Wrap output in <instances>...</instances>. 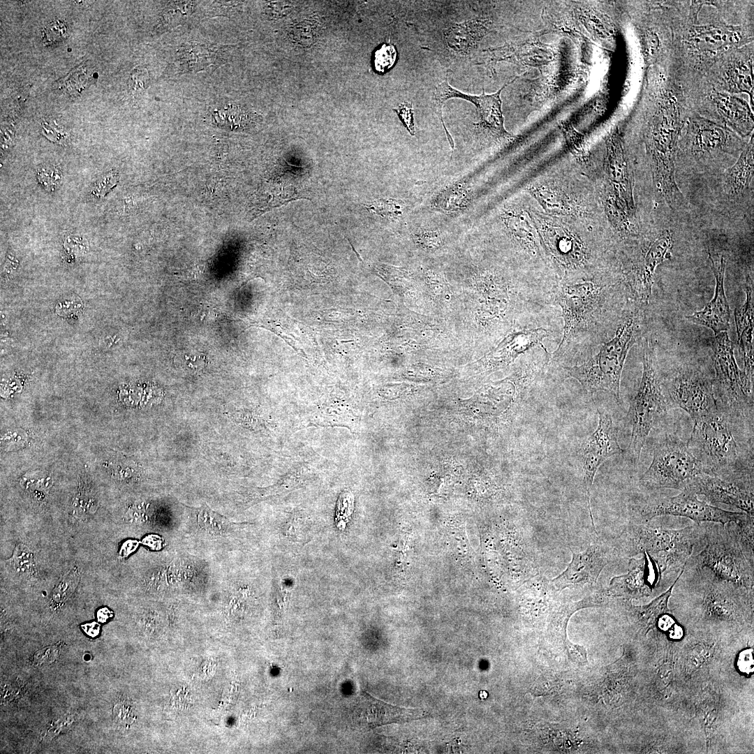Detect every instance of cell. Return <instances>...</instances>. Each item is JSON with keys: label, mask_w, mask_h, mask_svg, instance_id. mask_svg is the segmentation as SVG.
<instances>
[{"label": "cell", "mask_w": 754, "mask_h": 754, "mask_svg": "<svg viewBox=\"0 0 754 754\" xmlns=\"http://www.w3.org/2000/svg\"><path fill=\"white\" fill-rule=\"evenodd\" d=\"M364 205L370 212L391 219L402 216L406 207L403 200L394 198H379Z\"/></svg>", "instance_id": "35"}, {"label": "cell", "mask_w": 754, "mask_h": 754, "mask_svg": "<svg viewBox=\"0 0 754 754\" xmlns=\"http://www.w3.org/2000/svg\"><path fill=\"white\" fill-rule=\"evenodd\" d=\"M641 318L640 310H632L623 320L614 337L604 343L598 353L580 364L563 367L566 377L576 379L588 393L605 391L619 401L623 368L628 351L640 337Z\"/></svg>", "instance_id": "5"}, {"label": "cell", "mask_w": 754, "mask_h": 754, "mask_svg": "<svg viewBox=\"0 0 754 754\" xmlns=\"http://www.w3.org/2000/svg\"><path fill=\"white\" fill-rule=\"evenodd\" d=\"M561 126L573 153L578 156L583 155L584 150L582 136L576 132L572 126L566 122H562Z\"/></svg>", "instance_id": "41"}, {"label": "cell", "mask_w": 754, "mask_h": 754, "mask_svg": "<svg viewBox=\"0 0 754 754\" xmlns=\"http://www.w3.org/2000/svg\"><path fill=\"white\" fill-rule=\"evenodd\" d=\"M96 616L99 622L105 623L112 616V612L108 607H102L98 610Z\"/></svg>", "instance_id": "50"}, {"label": "cell", "mask_w": 754, "mask_h": 754, "mask_svg": "<svg viewBox=\"0 0 754 754\" xmlns=\"http://www.w3.org/2000/svg\"><path fill=\"white\" fill-rule=\"evenodd\" d=\"M710 503L734 506L754 515L753 482L700 473L685 487Z\"/></svg>", "instance_id": "16"}, {"label": "cell", "mask_w": 754, "mask_h": 754, "mask_svg": "<svg viewBox=\"0 0 754 754\" xmlns=\"http://www.w3.org/2000/svg\"><path fill=\"white\" fill-rule=\"evenodd\" d=\"M705 528L704 548L695 556L697 569L748 589L753 586V533L733 522Z\"/></svg>", "instance_id": "3"}, {"label": "cell", "mask_w": 754, "mask_h": 754, "mask_svg": "<svg viewBox=\"0 0 754 754\" xmlns=\"http://www.w3.org/2000/svg\"><path fill=\"white\" fill-rule=\"evenodd\" d=\"M697 495L687 487L676 496L666 497L644 505L639 510L642 523L663 515L687 517L700 525L703 522L741 524L753 518L746 512L726 511L698 499Z\"/></svg>", "instance_id": "10"}, {"label": "cell", "mask_w": 754, "mask_h": 754, "mask_svg": "<svg viewBox=\"0 0 754 754\" xmlns=\"http://www.w3.org/2000/svg\"><path fill=\"white\" fill-rule=\"evenodd\" d=\"M729 75L732 84L736 88L744 91H749L752 88L751 74L745 65H737L732 68Z\"/></svg>", "instance_id": "39"}, {"label": "cell", "mask_w": 754, "mask_h": 754, "mask_svg": "<svg viewBox=\"0 0 754 754\" xmlns=\"http://www.w3.org/2000/svg\"><path fill=\"white\" fill-rule=\"evenodd\" d=\"M138 71H133L131 75V80L133 84H131L132 89L135 90L144 89L146 87L145 82L149 80V76L146 69H137Z\"/></svg>", "instance_id": "46"}, {"label": "cell", "mask_w": 754, "mask_h": 754, "mask_svg": "<svg viewBox=\"0 0 754 754\" xmlns=\"http://www.w3.org/2000/svg\"><path fill=\"white\" fill-rule=\"evenodd\" d=\"M674 623V619L666 614H663L658 621V626L663 631L670 630Z\"/></svg>", "instance_id": "48"}, {"label": "cell", "mask_w": 754, "mask_h": 754, "mask_svg": "<svg viewBox=\"0 0 754 754\" xmlns=\"http://www.w3.org/2000/svg\"><path fill=\"white\" fill-rule=\"evenodd\" d=\"M724 131L718 127H704L698 130L694 140V147L697 151H708L718 149L725 142Z\"/></svg>", "instance_id": "34"}, {"label": "cell", "mask_w": 754, "mask_h": 754, "mask_svg": "<svg viewBox=\"0 0 754 754\" xmlns=\"http://www.w3.org/2000/svg\"><path fill=\"white\" fill-rule=\"evenodd\" d=\"M606 172L614 188L615 200L633 216L635 203L627 161L620 138L612 135L607 140Z\"/></svg>", "instance_id": "20"}, {"label": "cell", "mask_w": 754, "mask_h": 754, "mask_svg": "<svg viewBox=\"0 0 754 754\" xmlns=\"http://www.w3.org/2000/svg\"><path fill=\"white\" fill-rule=\"evenodd\" d=\"M570 549L571 561L561 574L550 580L556 592L596 584L614 552V548L601 542L592 544L579 553Z\"/></svg>", "instance_id": "15"}, {"label": "cell", "mask_w": 754, "mask_h": 754, "mask_svg": "<svg viewBox=\"0 0 754 754\" xmlns=\"http://www.w3.org/2000/svg\"><path fill=\"white\" fill-rule=\"evenodd\" d=\"M66 34V24L58 20L49 24L43 31V40L51 43L64 38Z\"/></svg>", "instance_id": "43"}, {"label": "cell", "mask_w": 754, "mask_h": 754, "mask_svg": "<svg viewBox=\"0 0 754 754\" xmlns=\"http://www.w3.org/2000/svg\"><path fill=\"white\" fill-rule=\"evenodd\" d=\"M508 232L521 246L534 256L540 253L536 235L530 216L523 209L509 208L503 214Z\"/></svg>", "instance_id": "25"}, {"label": "cell", "mask_w": 754, "mask_h": 754, "mask_svg": "<svg viewBox=\"0 0 754 754\" xmlns=\"http://www.w3.org/2000/svg\"><path fill=\"white\" fill-rule=\"evenodd\" d=\"M642 376L640 386L630 402L628 412L631 426L630 455L634 464L651 429L665 416L667 403L663 392L656 350L651 342L644 343Z\"/></svg>", "instance_id": "6"}, {"label": "cell", "mask_w": 754, "mask_h": 754, "mask_svg": "<svg viewBox=\"0 0 754 754\" xmlns=\"http://www.w3.org/2000/svg\"><path fill=\"white\" fill-rule=\"evenodd\" d=\"M198 526L206 533L221 535L226 533L232 524L224 516L212 510L206 504L196 509Z\"/></svg>", "instance_id": "31"}, {"label": "cell", "mask_w": 754, "mask_h": 754, "mask_svg": "<svg viewBox=\"0 0 754 754\" xmlns=\"http://www.w3.org/2000/svg\"><path fill=\"white\" fill-rule=\"evenodd\" d=\"M709 259L716 280L714 297L702 310L687 316L686 318L695 324L711 329L716 335L728 330L730 310L724 288L725 258L721 256L719 260H715L709 254Z\"/></svg>", "instance_id": "18"}, {"label": "cell", "mask_w": 754, "mask_h": 754, "mask_svg": "<svg viewBox=\"0 0 754 754\" xmlns=\"http://www.w3.org/2000/svg\"><path fill=\"white\" fill-rule=\"evenodd\" d=\"M80 572L77 567L69 570L60 579L52 591L51 603L59 607L72 596L79 583Z\"/></svg>", "instance_id": "33"}, {"label": "cell", "mask_w": 754, "mask_h": 754, "mask_svg": "<svg viewBox=\"0 0 754 754\" xmlns=\"http://www.w3.org/2000/svg\"><path fill=\"white\" fill-rule=\"evenodd\" d=\"M660 47V40L657 34L654 31L649 30L644 35V47L646 53L652 56L655 54Z\"/></svg>", "instance_id": "45"}, {"label": "cell", "mask_w": 754, "mask_h": 754, "mask_svg": "<svg viewBox=\"0 0 754 754\" xmlns=\"http://www.w3.org/2000/svg\"><path fill=\"white\" fill-rule=\"evenodd\" d=\"M61 645L59 644L44 647L36 651L32 658L36 666H45L54 662L59 657Z\"/></svg>", "instance_id": "40"}, {"label": "cell", "mask_w": 754, "mask_h": 754, "mask_svg": "<svg viewBox=\"0 0 754 754\" xmlns=\"http://www.w3.org/2000/svg\"><path fill=\"white\" fill-rule=\"evenodd\" d=\"M677 112L665 106L655 119L650 135L651 172L657 192L669 205L681 198L674 177V150L679 130Z\"/></svg>", "instance_id": "9"}, {"label": "cell", "mask_w": 754, "mask_h": 754, "mask_svg": "<svg viewBox=\"0 0 754 754\" xmlns=\"http://www.w3.org/2000/svg\"><path fill=\"white\" fill-rule=\"evenodd\" d=\"M393 110L398 114L409 133L411 135H414V110L412 103L411 102H404L401 103L397 108H394Z\"/></svg>", "instance_id": "42"}, {"label": "cell", "mask_w": 754, "mask_h": 754, "mask_svg": "<svg viewBox=\"0 0 754 754\" xmlns=\"http://www.w3.org/2000/svg\"><path fill=\"white\" fill-rule=\"evenodd\" d=\"M551 333L550 330L542 327L514 331L487 355V367L493 369L514 362L521 355L542 346L543 340Z\"/></svg>", "instance_id": "21"}, {"label": "cell", "mask_w": 754, "mask_h": 754, "mask_svg": "<svg viewBox=\"0 0 754 754\" xmlns=\"http://www.w3.org/2000/svg\"><path fill=\"white\" fill-rule=\"evenodd\" d=\"M472 192L465 182L454 183L438 193L432 200V205L446 213L464 209L471 202Z\"/></svg>", "instance_id": "28"}, {"label": "cell", "mask_w": 754, "mask_h": 754, "mask_svg": "<svg viewBox=\"0 0 754 754\" xmlns=\"http://www.w3.org/2000/svg\"><path fill=\"white\" fill-rule=\"evenodd\" d=\"M683 635V629L681 626L674 624V626L670 629V637L672 640H680Z\"/></svg>", "instance_id": "51"}, {"label": "cell", "mask_w": 754, "mask_h": 754, "mask_svg": "<svg viewBox=\"0 0 754 754\" xmlns=\"http://www.w3.org/2000/svg\"><path fill=\"white\" fill-rule=\"evenodd\" d=\"M539 230L547 253L565 270L561 283L579 281V272L585 269L589 259L583 240L563 226L548 221H540Z\"/></svg>", "instance_id": "13"}, {"label": "cell", "mask_w": 754, "mask_h": 754, "mask_svg": "<svg viewBox=\"0 0 754 754\" xmlns=\"http://www.w3.org/2000/svg\"><path fill=\"white\" fill-rule=\"evenodd\" d=\"M746 302L734 311V320L743 360L742 372L748 383L753 385V290L750 278L746 281Z\"/></svg>", "instance_id": "22"}, {"label": "cell", "mask_w": 754, "mask_h": 754, "mask_svg": "<svg viewBox=\"0 0 754 754\" xmlns=\"http://www.w3.org/2000/svg\"><path fill=\"white\" fill-rule=\"evenodd\" d=\"M690 42L700 50L714 51L734 43L738 36L732 31L718 27H695L690 31Z\"/></svg>", "instance_id": "26"}, {"label": "cell", "mask_w": 754, "mask_h": 754, "mask_svg": "<svg viewBox=\"0 0 754 754\" xmlns=\"http://www.w3.org/2000/svg\"><path fill=\"white\" fill-rule=\"evenodd\" d=\"M598 424L596 429L582 444L579 457L582 467L583 486L586 494L588 510L591 524L596 531L590 499L591 489L599 467L610 457L623 452L617 440V432L612 416L605 410L598 409Z\"/></svg>", "instance_id": "12"}, {"label": "cell", "mask_w": 754, "mask_h": 754, "mask_svg": "<svg viewBox=\"0 0 754 754\" xmlns=\"http://www.w3.org/2000/svg\"><path fill=\"white\" fill-rule=\"evenodd\" d=\"M704 538V529L697 526L666 529L646 523L630 524L616 540L614 552L633 557L646 552L662 574L685 567L695 545Z\"/></svg>", "instance_id": "4"}, {"label": "cell", "mask_w": 754, "mask_h": 754, "mask_svg": "<svg viewBox=\"0 0 754 754\" xmlns=\"http://www.w3.org/2000/svg\"><path fill=\"white\" fill-rule=\"evenodd\" d=\"M717 104L722 113L734 124L743 127L751 122L753 124L748 108L740 100L720 96L717 98Z\"/></svg>", "instance_id": "32"}, {"label": "cell", "mask_w": 754, "mask_h": 754, "mask_svg": "<svg viewBox=\"0 0 754 754\" xmlns=\"http://www.w3.org/2000/svg\"><path fill=\"white\" fill-rule=\"evenodd\" d=\"M739 670L746 674L753 673L754 671L753 651L751 649L742 651L737 659Z\"/></svg>", "instance_id": "44"}, {"label": "cell", "mask_w": 754, "mask_h": 754, "mask_svg": "<svg viewBox=\"0 0 754 754\" xmlns=\"http://www.w3.org/2000/svg\"><path fill=\"white\" fill-rule=\"evenodd\" d=\"M489 24L486 19H473L452 24L443 31L446 44L457 54H468L487 33Z\"/></svg>", "instance_id": "24"}, {"label": "cell", "mask_w": 754, "mask_h": 754, "mask_svg": "<svg viewBox=\"0 0 754 754\" xmlns=\"http://www.w3.org/2000/svg\"><path fill=\"white\" fill-rule=\"evenodd\" d=\"M702 473L687 443L669 436L655 445L652 461L640 478V482L644 488L650 490L663 488L682 490Z\"/></svg>", "instance_id": "8"}, {"label": "cell", "mask_w": 754, "mask_h": 754, "mask_svg": "<svg viewBox=\"0 0 754 754\" xmlns=\"http://www.w3.org/2000/svg\"><path fill=\"white\" fill-rule=\"evenodd\" d=\"M81 627L84 632L91 637L97 636L101 630L100 624L96 622L87 623L82 625Z\"/></svg>", "instance_id": "47"}, {"label": "cell", "mask_w": 754, "mask_h": 754, "mask_svg": "<svg viewBox=\"0 0 754 754\" xmlns=\"http://www.w3.org/2000/svg\"><path fill=\"white\" fill-rule=\"evenodd\" d=\"M415 242L427 249H436L444 242V236L438 230L420 229L413 235Z\"/></svg>", "instance_id": "38"}, {"label": "cell", "mask_w": 754, "mask_h": 754, "mask_svg": "<svg viewBox=\"0 0 754 754\" xmlns=\"http://www.w3.org/2000/svg\"><path fill=\"white\" fill-rule=\"evenodd\" d=\"M684 568H685L681 570V572L674 583L660 596L653 600L648 605L640 607H634L633 608L637 615L638 621L646 629L649 630L653 628L656 622H658V619L669 611L667 607L669 598L672 595V591L675 584L682 575Z\"/></svg>", "instance_id": "29"}, {"label": "cell", "mask_w": 754, "mask_h": 754, "mask_svg": "<svg viewBox=\"0 0 754 754\" xmlns=\"http://www.w3.org/2000/svg\"><path fill=\"white\" fill-rule=\"evenodd\" d=\"M667 388L670 399L694 422L719 410L711 382L693 366H683L677 370L670 378Z\"/></svg>", "instance_id": "11"}, {"label": "cell", "mask_w": 754, "mask_h": 754, "mask_svg": "<svg viewBox=\"0 0 754 754\" xmlns=\"http://www.w3.org/2000/svg\"><path fill=\"white\" fill-rule=\"evenodd\" d=\"M33 562V554L31 550L24 545L18 544L10 559V563L15 570L19 573L27 572L31 569Z\"/></svg>", "instance_id": "37"}, {"label": "cell", "mask_w": 754, "mask_h": 754, "mask_svg": "<svg viewBox=\"0 0 754 754\" xmlns=\"http://www.w3.org/2000/svg\"><path fill=\"white\" fill-rule=\"evenodd\" d=\"M424 714L419 709H406L387 704L363 692L353 712V720L362 728H374L392 723L420 718Z\"/></svg>", "instance_id": "19"}, {"label": "cell", "mask_w": 754, "mask_h": 754, "mask_svg": "<svg viewBox=\"0 0 754 754\" xmlns=\"http://www.w3.org/2000/svg\"><path fill=\"white\" fill-rule=\"evenodd\" d=\"M531 193L547 211L556 214H567L570 210L565 195L553 188L544 185L534 186Z\"/></svg>", "instance_id": "30"}, {"label": "cell", "mask_w": 754, "mask_h": 754, "mask_svg": "<svg viewBox=\"0 0 754 754\" xmlns=\"http://www.w3.org/2000/svg\"><path fill=\"white\" fill-rule=\"evenodd\" d=\"M610 293V288L591 279L560 283L554 296L562 311L563 337L550 361L573 360L587 348L603 322Z\"/></svg>", "instance_id": "1"}, {"label": "cell", "mask_w": 754, "mask_h": 754, "mask_svg": "<svg viewBox=\"0 0 754 754\" xmlns=\"http://www.w3.org/2000/svg\"><path fill=\"white\" fill-rule=\"evenodd\" d=\"M518 77L503 85L494 94H486L485 91L480 95H471L464 94L453 88L448 82V76L445 80L438 84L435 89L433 95L435 112L441 120L445 131L448 139L450 145L454 142L443 119L442 110L446 101L450 98H459L466 100L473 103L480 114V121L474 124L476 128L485 131L497 137H507L509 133L504 128V118L501 110V93L508 84L513 82Z\"/></svg>", "instance_id": "14"}, {"label": "cell", "mask_w": 754, "mask_h": 754, "mask_svg": "<svg viewBox=\"0 0 754 754\" xmlns=\"http://www.w3.org/2000/svg\"><path fill=\"white\" fill-rule=\"evenodd\" d=\"M672 245V234L668 230H665L658 237L647 251L640 279L631 286L633 293L641 302H648L651 295L656 268L667 259V253Z\"/></svg>", "instance_id": "23"}, {"label": "cell", "mask_w": 754, "mask_h": 754, "mask_svg": "<svg viewBox=\"0 0 754 754\" xmlns=\"http://www.w3.org/2000/svg\"><path fill=\"white\" fill-rule=\"evenodd\" d=\"M397 50L391 44H383L376 50L374 56L375 70L383 73L391 68L397 59Z\"/></svg>", "instance_id": "36"}, {"label": "cell", "mask_w": 754, "mask_h": 754, "mask_svg": "<svg viewBox=\"0 0 754 754\" xmlns=\"http://www.w3.org/2000/svg\"><path fill=\"white\" fill-rule=\"evenodd\" d=\"M753 174V145L749 144L735 165L725 173L724 183L731 194H739L748 186Z\"/></svg>", "instance_id": "27"}, {"label": "cell", "mask_w": 754, "mask_h": 754, "mask_svg": "<svg viewBox=\"0 0 754 754\" xmlns=\"http://www.w3.org/2000/svg\"><path fill=\"white\" fill-rule=\"evenodd\" d=\"M640 555L630 557L627 573L611 579L607 589L609 595L640 596L651 593L660 583L663 574L657 563L646 552Z\"/></svg>", "instance_id": "17"}, {"label": "cell", "mask_w": 754, "mask_h": 754, "mask_svg": "<svg viewBox=\"0 0 754 754\" xmlns=\"http://www.w3.org/2000/svg\"><path fill=\"white\" fill-rule=\"evenodd\" d=\"M138 545V542L133 540H128L126 542H124L119 551V555L126 557L135 549Z\"/></svg>", "instance_id": "49"}, {"label": "cell", "mask_w": 754, "mask_h": 754, "mask_svg": "<svg viewBox=\"0 0 754 754\" xmlns=\"http://www.w3.org/2000/svg\"><path fill=\"white\" fill-rule=\"evenodd\" d=\"M716 372V388L724 411L733 417H753V385L746 380L734 355V346L727 332L711 341Z\"/></svg>", "instance_id": "7"}, {"label": "cell", "mask_w": 754, "mask_h": 754, "mask_svg": "<svg viewBox=\"0 0 754 754\" xmlns=\"http://www.w3.org/2000/svg\"><path fill=\"white\" fill-rule=\"evenodd\" d=\"M731 417L724 410L694 422L687 443L703 473L753 482V465L740 453Z\"/></svg>", "instance_id": "2"}]
</instances>
